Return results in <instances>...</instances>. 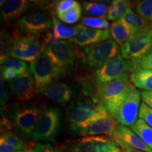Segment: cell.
<instances>
[{
  "mask_svg": "<svg viewBox=\"0 0 152 152\" xmlns=\"http://www.w3.org/2000/svg\"><path fill=\"white\" fill-rule=\"evenodd\" d=\"M14 44V35L7 28L0 32V64L2 66L9 59Z\"/></svg>",
  "mask_w": 152,
  "mask_h": 152,
  "instance_id": "obj_26",
  "label": "cell"
},
{
  "mask_svg": "<svg viewBox=\"0 0 152 152\" xmlns=\"http://www.w3.org/2000/svg\"><path fill=\"white\" fill-rule=\"evenodd\" d=\"M130 128L137 135L140 137L146 145L152 150V128L151 127L142 119L138 118Z\"/></svg>",
  "mask_w": 152,
  "mask_h": 152,
  "instance_id": "obj_27",
  "label": "cell"
},
{
  "mask_svg": "<svg viewBox=\"0 0 152 152\" xmlns=\"http://www.w3.org/2000/svg\"><path fill=\"white\" fill-rule=\"evenodd\" d=\"M16 152H32V151H28V150H25V151H16Z\"/></svg>",
  "mask_w": 152,
  "mask_h": 152,
  "instance_id": "obj_41",
  "label": "cell"
},
{
  "mask_svg": "<svg viewBox=\"0 0 152 152\" xmlns=\"http://www.w3.org/2000/svg\"><path fill=\"white\" fill-rule=\"evenodd\" d=\"M109 33L112 39L121 46L134 35L132 28L121 18L112 23Z\"/></svg>",
  "mask_w": 152,
  "mask_h": 152,
  "instance_id": "obj_22",
  "label": "cell"
},
{
  "mask_svg": "<svg viewBox=\"0 0 152 152\" xmlns=\"http://www.w3.org/2000/svg\"><path fill=\"white\" fill-rule=\"evenodd\" d=\"M0 2H1V3H0V5H1V7H2V4H3V3H4V2H6V1H4V0H3V1H2V0H1V1H0Z\"/></svg>",
  "mask_w": 152,
  "mask_h": 152,
  "instance_id": "obj_42",
  "label": "cell"
},
{
  "mask_svg": "<svg viewBox=\"0 0 152 152\" xmlns=\"http://www.w3.org/2000/svg\"><path fill=\"white\" fill-rule=\"evenodd\" d=\"M12 94L20 102L31 100L35 94V83L30 70L9 82Z\"/></svg>",
  "mask_w": 152,
  "mask_h": 152,
  "instance_id": "obj_15",
  "label": "cell"
},
{
  "mask_svg": "<svg viewBox=\"0 0 152 152\" xmlns=\"http://www.w3.org/2000/svg\"><path fill=\"white\" fill-rule=\"evenodd\" d=\"M45 97L55 103L64 104L69 102L73 95L71 85L61 82H54L41 92Z\"/></svg>",
  "mask_w": 152,
  "mask_h": 152,
  "instance_id": "obj_20",
  "label": "cell"
},
{
  "mask_svg": "<svg viewBox=\"0 0 152 152\" xmlns=\"http://www.w3.org/2000/svg\"><path fill=\"white\" fill-rule=\"evenodd\" d=\"M14 44L10 56L16 59L32 63L39 56L42 49L39 35H20L19 32L14 33Z\"/></svg>",
  "mask_w": 152,
  "mask_h": 152,
  "instance_id": "obj_8",
  "label": "cell"
},
{
  "mask_svg": "<svg viewBox=\"0 0 152 152\" xmlns=\"http://www.w3.org/2000/svg\"><path fill=\"white\" fill-rule=\"evenodd\" d=\"M141 99L140 92L134 86L104 106L119 125L132 127L138 120Z\"/></svg>",
  "mask_w": 152,
  "mask_h": 152,
  "instance_id": "obj_1",
  "label": "cell"
},
{
  "mask_svg": "<svg viewBox=\"0 0 152 152\" xmlns=\"http://www.w3.org/2000/svg\"><path fill=\"white\" fill-rule=\"evenodd\" d=\"M131 83L137 88L144 91H152V71L137 70L130 75Z\"/></svg>",
  "mask_w": 152,
  "mask_h": 152,
  "instance_id": "obj_24",
  "label": "cell"
},
{
  "mask_svg": "<svg viewBox=\"0 0 152 152\" xmlns=\"http://www.w3.org/2000/svg\"><path fill=\"white\" fill-rule=\"evenodd\" d=\"M77 3V1H75V0H61V1H58L56 4V7H55L56 16L67 11L68 9L74 7Z\"/></svg>",
  "mask_w": 152,
  "mask_h": 152,
  "instance_id": "obj_35",
  "label": "cell"
},
{
  "mask_svg": "<svg viewBox=\"0 0 152 152\" xmlns=\"http://www.w3.org/2000/svg\"><path fill=\"white\" fill-rule=\"evenodd\" d=\"M60 125V113L55 107L43 110L33 134L35 141H54Z\"/></svg>",
  "mask_w": 152,
  "mask_h": 152,
  "instance_id": "obj_9",
  "label": "cell"
},
{
  "mask_svg": "<svg viewBox=\"0 0 152 152\" xmlns=\"http://www.w3.org/2000/svg\"><path fill=\"white\" fill-rule=\"evenodd\" d=\"M136 14L152 24V0H144L137 4L134 7Z\"/></svg>",
  "mask_w": 152,
  "mask_h": 152,
  "instance_id": "obj_32",
  "label": "cell"
},
{
  "mask_svg": "<svg viewBox=\"0 0 152 152\" xmlns=\"http://www.w3.org/2000/svg\"><path fill=\"white\" fill-rule=\"evenodd\" d=\"M32 152H61L59 148L49 143H37L31 149Z\"/></svg>",
  "mask_w": 152,
  "mask_h": 152,
  "instance_id": "obj_36",
  "label": "cell"
},
{
  "mask_svg": "<svg viewBox=\"0 0 152 152\" xmlns=\"http://www.w3.org/2000/svg\"><path fill=\"white\" fill-rule=\"evenodd\" d=\"M1 77H2L4 80L6 81H11L14 78H16L18 76V73H16L14 70L12 69H5L1 70Z\"/></svg>",
  "mask_w": 152,
  "mask_h": 152,
  "instance_id": "obj_38",
  "label": "cell"
},
{
  "mask_svg": "<svg viewBox=\"0 0 152 152\" xmlns=\"http://www.w3.org/2000/svg\"><path fill=\"white\" fill-rule=\"evenodd\" d=\"M53 18L48 9L37 8L19 19L15 23V27L19 33L26 35H39L52 28Z\"/></svg>",
  "mask_w": 152,
  "mask_h": 152,
  "instance_id": "obj_4",
  "label": "cell"
},
{
  "mask_svg": "<svg viewBox=\"0 0 152 152\" xmlns=\"http://www.w3.org/2000/svg\"><path fill=\"white\" fill-rule=\"evenodd\" d=\"M82 6L77 2L74 7L67 11L57 16L60 21L67 24H73L77 22L81 18L82 16Z\"/></svg>",
  "mask_w": 152,
  "mask_h": 152,
  "instance_id": "obj_29",
  "label": "cell"
},
{
  "mask_svg": "<svg viewBox=\"0 0 152 152\" xmlns=\"http://www.w3.org/2000/svg\"><path fill=\"white\" fill-rule=\"evenodd\" d=\"M140 94H141L142 99L144 103L152 109V91L142 90Z\"/></svg>",
  "mask_w": 152,
  "mask_h": 152,
  "instance_id": "obj_39",
  "label": "cell"
},
{
  "mask_svg": "<svg viewBox=\"0 0 152 152\" xmlns=\"http://www.w3.org/2000/svg\"><path fill=\"white\" fill-rule=\"evenodd\" d=\"M2 77H1V83H0V102H1V109H4L5 106L7 105V102H8V94H7V91H6L4 83Z\"/></svg>",
  "mask_w": 152,
  "mask_h": 152,
  "instance_id": "obj_37",
  "label": "cell"
},
{
  "mask_svg": "<svg viewBox=\"0 0 152 152\" xmlns=\"http://www.w3.org/2000/svg\"><path fill=\"white\" fill-rule=\"evenodd\" d=\"M133 63L134 66V71L141 69L152 71V49L140 59L133 61Z\"/></svg>",
  "mask_w": 152,
  "mask_h": 152,
  "instance_id": "obj_33",
  "label": "cell"
},
{
  "mask_svg": "<svg viewBox=\"0 0 152 152\" xmlns=\"http://www.w3.org/2000/svg\"><path fill=\"white\" fill-rule=\"evenodd\" d=\"M111 139L113 140L118 145L125 144L133 149L140 150L144 152H152V150L146 145L145 143L140 139V137L128 127L118 125Z\"/></svg>",
  "mask_w": 152,
  "mask_h": 152,
  "instance_id": "obj_18",
  "label": "cell"
},
{
  "mask_svg": "<svg viewBox=\"0 0 152 152\" xmlns=\"http://www.w3.org/2000/svg\"><path fill=\"white\" fill-rule=\"evenodd\" d=\"M119 45L113 39L87 47L83 53V63L90 68H99L120 54Z\"/></svg>",
  "mask_w": 152,
  "mask_h": 152,
  "instance_id": "obj_6",
  "label": "cell"
},
{
  "mask_svg": "<svg viewBox=\"0 0 152 152\" xmlns=\"http://www.w3.org/2000/svg\"><path fill=\"white\" fill-rule=\"evenodd\" d=\"M28 144L20 139L11 130L1 132L0 137V152H16L25 151Z\"/></svg>",
  "mask_w": 152,
  "mask_h": 152,
  "instance_id": "obj_21",
  "label": "cell"
},
{
  "mask_svg": "<svg viewBox=\"0 0 152 152\" xmlns=\"http://www.w3.org/2000/svg\"><path fill=\"white\" fill-rule=\"evenodd\" d=\"M100 103L88 99L74 102L68 109V120L71 130L74 132L82 123L86 122L97 111Z\"/></svg>",
  "mask_w": 152,
  "mask_h": 152,
  "instance_id": "obj_14",
  "label": "cell"
},
{
  "mask_svg": "<svg viewBox=\"0 0 152 152\" xmlns=\"http://www.w3.org/2000/svg\"><path fill=\"white\" fill-rule=\"evenodd\" d=\"M85 26L81 24L68 26L57 20L56 17L54 16L53 26L52 28L46 33L45 44H46L47 46L54 41L66 40V39L69 40L78 35V33Z\"/></svg>",
  "mask_w": 152,
  "mask_h": 152,
  "instance_id": "obj_17",
  "label": "cell"
},
{
  "mask_svg": "<svg viewBox=\"0 0 152 152\" xmlns=\"http://www.w3.org/2000/svg\"><path fill=\"white\" fill-rule=\"evenodd\" d=\"M109 30H97L84 27L75 37L69 39L70 42L80 47H89L110 39Z\"/></svg>",
  "mask_w": 152,
  "mask_h": 152,
  "instance_id": "obj_19",
  "label": "cell"
},
{
  "mask_svg": "<svg viewBox=\"0 0 152 152\" xmlns=\"http://www.w3.org/2000/svg\"><path fill=\"white\" fill-rule=\"evenodd\" d=\"M132 28L134 35L141 32L152 29V24L146 21L144 19L137 14L132 8L128 9L125 14L121 17Z\"/></svg>",
  "mask_w": 152,
  "mask_h": 152,
  "instance_id": "obj_23",
  "label": "cell"
},
{
  "mask_svg": "<svg viewBox=\"0 0 152 152\" xmlns=\"http://www.w3.org/2000/svg\"><path fill=\"white\" fill-rule=\"evenodd\" d=\"M35 6V3L26 0H9L1 7V21L5 23H16L19 19L28 14Z\"/></svg>",
  "mask_w": 152,
  "mask_h": 152,
  "instance_id": "obj_16",
  "label": "cell"
},
{
  "mask_svg": "<svg viewBox=\"0 0 152 152\" xmlns=\"http://www.w3.org/2000/svg\"><path fill=\"white\" fill-rule=\"evenodd\" d=\"M119 146L108 137L90 136L78 139L72 144L71 152H118Z\"/></svg>",
  "mask_w": 152,
  "mask_h": 152,
  "instance_id": "obj_13",
  "label": "cell"
},
{
  "mask_svg": "<svg viewBox=\"0 0 152 152\" xmlns=\"http://www.w3.org/2000/svg\"><path fill=\"white\" fill-rule=\"evenodd\" d=\"M134 87L130 74H125L109 83L96 84V96L97 102L106 106Z\"/></svg>",
  "mask_w": 152,
  "mask_h": 152,
  "instance_id": "obj_12",
  "label": "cell"
},
{
  "mask_svg": "<svg viewBox=\"0 0 152 152\" xmlns=\"http://www.w3.org/2000/svg\"><path fill=\"white\" fill-rule=\"evenodd\" d=\"M118 125L105 106L100 104L96 113L80 125L74 132L83 137L106 135L111 137Z\"/></svg>",
  "mask_w": 152,
  "mask_h": 152,
  "instance_id": "obj_3",
  "label": "cell"
},
{
  "mask_svg": "<svg viewBox=\"0 0 152 152\" xmlns=\"http://www.w3.org/2000/svg\"><path fill=\"white\" fill-rule=\"evenodd\" d=\"M120 48L125 59L132 61L140 59L152 49V29L135 34Z\"/></svg>",
  "mask_w": 152,
  "mask_h": 152,
  "instance_id": "obj_11",
  "label": "cell"
},
{
  "mask_svg": "<svg viewBox=\"0 0 152 152\" xmlns=\"http://www.w3.org/2000/svg\"><path fill=\"white\" fill-rule=\"evenodd\" d=\"M134 71L132 61L127 60L120 54L102 67L96 70L94 73L96 84L109 83L125 74H130Z\"/></svg>",
  "mask_w": 152,
  "mask_h": 152,
  "instance_id": "obj_10",
  "label": "cell"
},
{
  "mask_svg": "<svg viewBox=\"0 0 152 152\" xmlns=\"http://www.w3.org/2000/svg\"><path fill=\"white\" fill-rule=\"evenodd\" d=\"M80 23L85 27L97 30H109L111 26L107 19L90 16L83 17Z\"/></svg>",
  "mask_w": 152,
  "mask_h": 152,
  "instance_id": "obj_30",
  "label": "cell"
},
{
  "mask_svg": "<svg viewBox=\"0 0 152 152\" xmlns=\"http://www.w3.org/2000/svg\"><path fill=\"white\" fill-rule=\"evenodd\" d=\"M30 70L35 83V93H41L44 89L54 83L61 73L47 55L42 52L37 58L30 63Z\"/></svg>",
  "mask_w": 152,
  "mask_h": 152,
  "instance_id": "obj_5",
  "label": "cell"
},
{
  "mask_svg": "<svg viewBox=\"0 0 152 152\" xmlns=\"http://www.w3.org/2000/svg\"><path fill=\"white\" fill-rule=\"evenodd\" d=\"M81 6L85 14L100 18H107L110 7L109 4L101 1H83Z\"/></svg>",
  "mask_w": 152,
  "mask_h": 152,
  "instance_id": "obj_25",
  "label": "cell"
},
{
  "mask_svg": "<svg viewBox=\"0 0 152 152\" xmlns=\"http://www.w3.org/2000/svg\"><path fill=\"white\" fill-rule=\"evenodd\" d=\"M118 146L121 147L122 152H144V151H140V150L133 149V148L129 147L128 145H125V144H120Z\"/></svg>",
  "mask_w": 152,
  "mask_h": 152,
  "instance_id": "obj_40",
  "label": "cell"
},
{
  "mask_svg": "<svg viewBox=\"0 0 152 152\" xmlns=\"http://www.w3.org/2000/svg\"><path fill=\"white\" fill-rule=\"evenodd\" d=\"M130 8H131L130 1L125 0H114L110 5L107 20L113 22L118 20Z\"/></svg>",
  "mask_w": 152,
  "mask_h": 152,
  "instance_id": "obj_28",
  "label": "cell"
},
{
  "mask_svg": "<svg viewBox=\"0 0 152 152\" xmlns=\"http://www.w3.org/2000/svg\"><path fill=\"white\" fill-rule=\"evenodd\" d=\"M43 110L31 104H14L8 108V118L23 137L30 140Z\"/></svg>",
  "mask_w": 152,
  "mask_h": 152,
  "instance_id": "obj_2",
  "label": "cell"
},
{
  "mask_svg": "<svg viewBox=\"0 0 152 152\" xmlns=\"http://www.w3.org/2000/svg\"><path fill=\"white\" fill-rule=\"evenodd\" d=\"M139 118L142 119L152 128V109L142 102L139 112Z\"/></svg>",
  "mask_w": 152,
  "mask_h": 152,
  "instance_id": "obj_34",
  "label": "cell"
},
{
  "mask_svg": "<svg viewBox=\"0 0 152 152\" xmlns=\"http://www.w3.org/2000/svg\"><path fill=\"white\" fill-rule=\"evenodd\" d=\"M118 152H122V151H121V150H120V151H119Z\"/></svg>",
  "mask_w": 152,
  "mask_h": 152,
  "instance_id": "obj_43",
  "label": "cell"
},
{
  "mask_svg": "<svg viewBox=\"0 0 152 152\" xmlns=\"http://www.w3.org/2000/svg\"><path fill=\"white\" fill-rule=\"evenodd\" d=\"M42 50L59 70L61 74L67 73L73 68L76 52L68 40L52 42L47 46L43 45Z\"/></svg>",
  "mask_w": 152,
  "mask_h": 152,
  "instance_id": "obj_7",
  "label": "cell"
},
{
  "mask_svg": "<svg viewBox=\"0 0 152 152\" xmlns=\"http://www.w3.org/2000/svg\"><path fill=\"white\" fill-rule=\"evenodd\" d=\"M12 69L18 73V76L26 73L30 70V66L23 61L16 59V58H9L4 64L1 66V70Z\"/></svg>",
  "mask_w": 152,
  "mask_h": 152,
  "instance_id": "obj_31",
  "label": "cell"
}]
</instances>
